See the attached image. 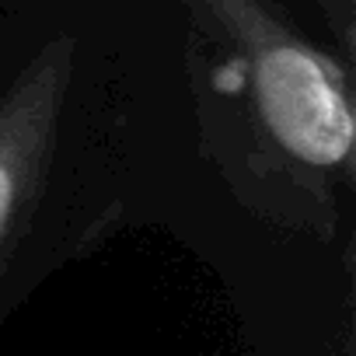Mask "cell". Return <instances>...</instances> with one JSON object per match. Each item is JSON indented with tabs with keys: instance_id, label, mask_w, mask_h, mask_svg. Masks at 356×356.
<instances>
[{
	"instance_id": "6da1fadb",
	"label": "cell",
	"mask_w": 356,
	"mask_h": 356,
	"mask_svg": "<svg viewBox=\"0 0 356 356\" xmlns=\"http://www.w3.org/2000/svg\"><path fill=\"white\" fill-rule=\"evenodd\" d=\"M224 49L217 91L234 98L248 133L314 196L353 186V102L346 67L290 29L269 0H189Z\"/></svg>"
},
{
	"instance_id": "7a4b0ae2",
	"label": "cell",
	"mask_w": 356,
	"mask_h": 356,
	"mask_svg": "<svg viewBox=\"0 0 356 356\" xmlns=\"http://www.w3.org/2000/svg\"><path fill=\"white\" fill-rule=\"evenodd\" d=\"M70 74V46L35 56L0 98V252L8 248L56 140Z\"/></svg>"
}]
</instances>
